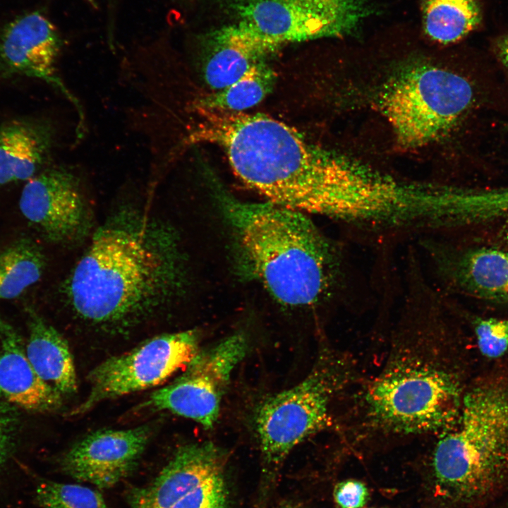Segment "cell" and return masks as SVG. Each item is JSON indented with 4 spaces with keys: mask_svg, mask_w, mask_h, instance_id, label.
Masks as SVG:
<instances>
[{
    "mask_svg": "<svg viewBox=\"0 0 508 508\" xmlns=\"http://www.w3.org/2000/svg\"><path fill=\"white\" fill-rule=\"evenodd\" d=\"M478 347L490 358H497L508 349V320L494 318L478 319L474 325Z\"/></svg>",
    "mask_w": 508,
    "mask_h": 508,
    "instance_id": "25",
    "label": "cell"
},
{
    "mask_svg": "<svg viewBox=\"0 0 508 508\" xmlns=\"http://www.w3.org/2000/svg\"><path fill=\"white\" fill-rule=\"evenodd\" d=\"M497 53L502 63L508 70V35L502 37L497 41Z\"/></svg>",
    "mask_w": 508,
    "mask_h": 508,
    "instance_id": "27",
    "label": "cell"
},
{
    "mask_svg": "<svg viewBox=\"0 0 508 508\" xmlns=\"http://www.w3.org/2000/svg\"><path fill=\"white\" fill-rule=\"evenodd\" d=\"M226 456L212 442L178 448L158 475L127 495L131 508H227Z\"/></svg>",
    "mask_w": 508,
    "mask_h": 508,
    "instance_id": "9",
    "label": "cell"
},
{
    "mask_svg": "<svg viewBox=\"0 0 508 508\" xmlns=\"http://www.w3.org/2000/svg\"><path fill=\"white\" fill-rule=\"evenodd\" d=\"M277 508H298L297 505L294 503H284Z\"/></svg>",
    "mask_w": 508,
    "mask_h": 508,
    "instance_id": "28",
    "label": "cell"
},
{
    "mask_svg": "<svg viewBox=\"0 0 508 508\" xmlns=\"http://www.w3.org/2000/svg\"><path fill=\"white\" fill-rule=\"evenodd\" d=\"M24 217L47 240L73 241L88 224L85 198L78 180L71 171L53 168L28 180L20 197Z\"/></svg>",
    "mask_w": 508,
    "mask_h": 508,
    "instance_id": "12",
    "label": "cell"
},
{
    "mask_svg": "<svg viewBox=\"0 0 508 508\" xmlns=\"http://www.w3.org/2000/svg\"><path fill=\"white\" fill-rule=\"evenodd\" d=\"M438 487L461 500L485 496L508 477V366L476 379L431 458Z\"/></svg>",
    "mask_w": 508,
    "mask_h": 508,
    "instance_id": "5",
    "label": "cell"
},
{
    "mask_svg": "<svg viewBox=\"0 0 508 508\" xmlns=\"http://www.w3.org/2000/svg\"><path fill=\"white\" fill-rule=\"evenodd\" d=\"M368 497L366 485L354 479L341 481L334 489V499L340 508H361Z\"/></svg>",
    "mask_w": 508,
    "mask_h": 508,
    "instance_id": "26",
    "label": "cell"
},
{
    "mask_svg": "<svg viewBox=\"0 0 508 508\" xmlns=\"http://www.w3.org/2000/svg\"><path fill=\"white\" fill-rule=\"evenodd\" d=\"M193 329L165 333L107 358L88 374L90 392L71 412L87 413L99 403L157 387L185 368L199 352Z\"/></svg>",
    "mask_w": 508,
    "mask_h": 508,
    "instance_id": "8",
    "label": "cell"
},
{
    "mask_svg": "<svg viewBox=\"0 0 508 508\" xmlns=\"http://www.w3.org/2000/svg\"><path fill=\"white\" fill-rule=\"evenodd\" d=\"M11 404L0 399V508H19L28 492L32 495L34 474L16 457L17 419Z\"/></svg>",
    "mask_w": 508,
    "mask_h": 508,
    "instance_id": "20",
    "label": "cell"
},
{
    "mask_svg": "<svg viewBox=\"0 0 508 508\" xmlns=\"http://www.w3.org/2000/svg\"><path fill=\"white\" fill-rule=\"evenodd\" d=\"M181 260L169 227L123 212L94 234L64 285L75 315L123 330L154 315L181 285Z\"/></svg>",
    "mask_w": 508,
    "mask_h": 508,
    "instance_id": "2",
    "label": "cell"
},
{
    "mask_svg": "<svg viewBox=\"0 0 508 508\" xmlns=\"http://www.w3.org/2000/svg\"><path fill=\"white\" fill-rule=\"evenodd\" d=\"M274 80L271 68L260 61L233 83L200 99L195 107L241 112L261 102L272 90Z\"/></svg>",
    "mask_w": 508,
    "mask_h": 508,
    "instance_id": "23",
    "label": "cell"
},
{
    "mask_svg": "<svg viewBox=\"0 0 508 508\" xmlns=\"http://www.w3.org/2000/svg\"><path fill=\"white\" fill-rule=\"evenodd\" d=\"M53 140V128L45 121L16 119L0 125V185L38 174Z\"/></svg>",
    "mask_w": 508,
    "mask_h": 508,
    "instance_id": "18",
    "label": "cell"
},
{
    "mask_svg": "<svg viewBox=\"0 0 508 508\" xmlns=\"http://www.w3.org/2000/svg\"><path fill=\"white\" fill-rule=\"evenodd\" d=\"M219 202L250 269L279 302L318 303L341 271L335 246L306 214L272 202H248L220 191Z\"/></svg>",
    "mask_w": 508,
    "mask_h": 508,
    "instance_id": "4",
    "label": "cell"
},
{
    "mask_svg": "<svg viewBox=\"0 0 508 508\" xmlns=\"http://www.w3.org/2000/svg\"><path fill=\"white\" fill-rule=\"evenodd\" d=\"M280 47L242 21L223 28L213 37L204 68L205 81L211 88L221 90Z\"/></svg>",
    "mask_w": 508,
    "mask_h": 508,
    "instance_id": "16",
    "label": "cell"
},
{
    "mask_svg": "<svg viewBox=\"0 0 508 508\" xmlns=\"http://www.w3.org/2000/svg\"><path fill=\"white\" fill-rule=\"evenodd\" d=\"M32 502L41 508H109L102 494L79 484L35 477Z\"/></svg>",
    "mask_w": 508,
    "mask_h": 508,
    "instance_id": "24",
    "label": "cell"
},
{
    "mask_svg": "<svg viewBox=\"0 0 508 508\" xmlns=\"http://www.w3.org/2000/svg\"><path fill=\"white\" fill-rule=\"evenodd\" d=\"M247 350V339L239 333L199 351L179 376L151 394L147 405L212 428L231 373Z\"/></svg>",
    "mask_w": 508,
    "mask_h": 508,
    "instance_id": "11",
    "label": "cell"
},
{
    "mask_svg": "<svg viewBox=\"0 0 508 508\" xmlns=\"http://www.w3.org/2000/svg\"><path fill=\"white\" fill-rule=\"evenodd\" d=\"M196 110L200 119L189 141L220 147L238 179L267 201L341 220L360 195L365 163L266 114Z\"/></svg>",
    "mask_w": 508,
    "mask_h": 508,
    "instance_id": "1",
    "label": "cell"
},
{
    "mask_svg": "<svg viewBox=\"0 0 508 508\" xmlns=\"http://www.w3.org/2000/svg\"><path fill=\"white\" fill-rule=\"evenodd\" d=\"M56 28L44 15L33 11L16 18L0 37V68L5 74H18L44 80L73 96L56 73L60 49Z\"/></svg>",
    "mask_w": 508,
    "mask_h": 508,
    "instance_id": "14",
    "label": "cell"
},
{
    "mask_svg": "<svg viewBox=\"0 0 508 508\" xmlns=\"http://www.w3.org/2000/svg\"><path fill=\"white\" fill-rule=\"evenodd\" d=\"M152 435L148 425L92 432L63 455L61 468L71 478L100 489L113 487L135 468Z\"/></svg>",
    "mask_w": 508,
    "mask_h": 508,
    "instance_id": "13",
    "label": "cell"
},
{
    "mask_svg": "<svg viewBox=\"0 0 508 508\" xmlns=\"http://www.w3.org/2000/svg\"><path fill=\"white\" fill-rule=\"evenodd\" d=\"M45 257L32 239L21 238L0 250V301L12 299L42 277Z\"/></svg>",
    "mask_w": 508,
    "mask_h": 508,
    "instance_id": "21",
    "label": "cell"
},
{
    "mask_svg": "<svg viewBox=\"0 0 508 508\" xmlns=\"http://www.w3.org/2000/svg\"><path fill=\"white\" fill-rule=\"evenodd\" d=\"M234 8L280 46L349 34L370 11L360 0H235Z\"/></svg>",
    "mask_w": 508,
    "mask_h": 508,
    "instance_id": "10",
    "label": "cell"
},
{
    "mask_svg": "<svg viewBox=\"0 0 508 508\" xmlns=\"http://www.w3.org/2000/svg\"><path fill=\"white\" fill-rule=\"evenodd\" d=\"M435 303L405 311L382 367L354 401L356 437L440 435L459 414L466 388Z\"/></svg>",
    "mask_w": 508,
    "mask_h": 508,
    "instance_id": "3",
    "label": "cell"
},
{
    "mask_svg": "<svg viewBox=\"0 0 508 508\" xmlns=\"http://www.w3.org/2000/svg\"><path fill=\"white\" fill-rule=\"evenodd\" d=\"M473 91L463 76L429 64L401 70L383 86L377 105L404 149L446 135L472 104Z\"/></svg>",
    "mask_w": 508,
    "mask_h": 508,
    "instance_id": "7",
    "label": "cell"
},
{
    "mask_svg": "<svg viewBox=\"0 0 508 508\" xmlns=\"http://www.w3.org/2000/svg\"><path fill=\"white\" fill-rule=\"evenodd\" d=\"M355 378L351 357L327 350L302 381L261 403L255 425L266 477L277 472L295 447L332 424L333 401Z\"/></svg>",
    "mask_w": 508,
    "mask_h": 508,
    "instance_id": "6",
    "label": "cell"
},
{
    "mask_svg": "<svg viewBox=\"0 0 508 508\" xmlns=\"http://www.w3.org/2000/svg\"><path fill=\"white\" fill-rule=\"evenodd\" d=\"M477 0H425L423 25L426 34L442 44L456 42L479 23Z\"/></svg>",
    "mask_w": 508,
    "mask_h": 508,
    "instance_id": "22",
    "label": "cell"
},
{
    "mask_svg": "<svg viewBox=\"0 0 508 508\" xmlns=\"http://www.w3.org/2000/svg\"><path fill=\"white\" fill-rule=\"evenodd\" d=\"M25 351L38 375L61 395L77 390L75 367L65 338L33 309H28Z\"/></svg>",
    "mask_w": 508,
    "mask_h": 508,
    "instance_id": "19",
    "label": "cell"
},
{
    "mask_svg": "<svg viewBox=\"0 0 508 508\" xmlns=\"http://www.w3.org/2000/svg\"><path fill=\"white\" fill-rule=\"evenodd\" d=\"M428 248L439 273L461 289L478 298L508 302V252L483 248L451 258L432 246Z\"/></svg>",
    "mask_w": 508,
    "mask_h": 508,
    "instance_id": "17",
    "label": "cell"
},
{
    "mask_svg": "<svg viewBox=\"0 0 508 508\" xmlns=\"http://www.w3.org/2000/svg\"><path fill=\"white\" fill-rule=\"evenodd\" d=\"M506 231V238H507V241H508V221H507V222L506 231Z\"/></svg>",
    "mask_w": 508,
    "mask_h": 508,
    "instance_id": "29",
    "label": "cell"
},
{
    "mask_svg": "<svg viewBox=\"0 0 508 508\" xmlns=\"http://www.w3.org/2000/svg\"><path fill=\"white\" fill-rule=\"evenodd\" d=\"M0 396L24 410L44 413L58 409L61 394L37 373L19 334L0 316Z\"/></svg>",
    "mask_w": 508,
    "mask_h": 508,
    "instance_id": "15",
    "label": "cell"
}]
</instances>
